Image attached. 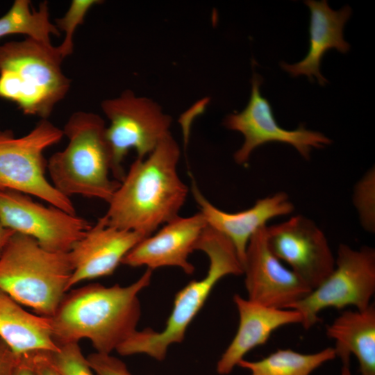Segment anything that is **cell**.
Listing matches in <instances>:
<instances>
[{
	"label": "cell",
	"mask_w": 375,
	"mask_h": 375,
	"mask_svg": "<svg viewBox=\"0 0 375 375\" xmlns=\"http://www.w3.org/2000/svg\"><path fill=\"white\" fill-rule=\"evenodd\" d=\"M180 147L172 133L144 158H137L108 203L110 226L149 236L178 216L188 193L177 170Z\"/></svg>",
	"instance_id": "1"
},
{
	"label": "cell",
	"mask_w": 375,
	"mask_h": 375,
	"mask_svg": "<svg viewBox=\"0 0 375 375\" xmlns=\"http://www.w3.org/2000/svg\"><path fill=\"white\" fill-rule=\"evenodd\" d=\"M151 276L152 270L147 269L127 286L90 283L65 294L50 317L55 342L60 345L87 339L96 352L110 354L137 331L138 294Z\"/></svg>",
	"instance_id": "2"
},
{
	"label": "cell",
	"mask_w": 375,
	"mask_h": 375,
	"mask_svg": "<svg viewBox=\"0 0 375 375\" xmlns=\"http://www.w3.org/2000/svg\"><path fill=\"white\" fill-rule=\"evenodd\" d=\"M195 250L204 252L208 258L206 275L200 280L192 281L176 293L172 311L163 330H137L116 349L119 354L143 353L158 361L163 360L169 347L183 340L188 327L215 285L226 276L243 274L242 265L232 242L208 225L201 233Z\"/></svg>",
	"instance_id": "3"
},
{
	"label": "cell",
	"mask_w": 375,
	"mask_h": 375,
	"mask_svg": "<svg viewBox=\"0 0 375 375\" xmlns=\"http://www.w3.org/2000/svg\"><path fill=\"white\" fill-rule=\"evenodd\" d=\"M106 123L97 114L73 113L62 130L68 139L65 149L47 161L52 185L70 198L81 195L108 203L120 182L110 178L111 155L106 138Z\"/></svg>",
	"instance_id": "4"
},
{
	"label": "cell",
	"mask_w": 375,
	"mask_h": 375,
	"mask_svg": "<svg viewBox=\"0 0 375 375\" xmlns=\"http://www.w3.org/2000/svg\"><path fill=\"white\" fill-rule=\"evenodd\" d=\"M63 59L57 47L31 38L1 44L0 98L25 115L47 119L70 88Z\"/></svg>",
	"instance_id": "5"
},
{
	"label": "cell",
	"mask_w": 375,
	"mask_h": 375,
	"mask_svg": "<svg viewBox=\"0 0 375 375\" xmlns=\"http://www.w3.org/2000/svg\"><path fill=\"white\" fill-rule=\"evenodd\" d=\"M73 272L69 252H52L15 233L0 257V289L38 315L51 317Z\"/></svg>",
	"instance_id": "6"
},
{
	"label": "cell",
	"mask_w": 375,
	"mask_h": 375,
	"mask_svg": "<svg viewBox=\"0 0 375 375\" xmlns=\"http://www.w3.org/2000/svg\"><path fill=\"white\" fill-rule=\"evenodd\" d=\"M62 136V130L47 119L22 137H16L10 130H0V190L32 195L76 215L70 198L56 190L45 176L47 162L44 152Z\"/></svg>",
	"instance_id": "7"
},
{
	"label": "cell",
	"mask_w": 375,
	"mask_h": 375,
	"mask_svg": "<svg viewBox=\"0 0 375 375\" xmlns=\"http://www.w3.org/2000/svg\"><path fill=\"white\" fill-rule=\"evenodd\" d=\"M101 110L110 122L106 128L111 155V174L122 182L126 172L123 160L130 149L144 158L169 133L172 117L154 100L126 90L102 101Z\"/></svg>",
	"instance_id": "8"
},
{
	"label": "cell",
	"mask_w": 375,
	"mask_h": 375,
	"mask_svg": "<svg viewBox=\"0 0 375 375\" xmlns=\"http://www.w3.org/2000/svg\"><path fill=\"white\" fill-rule=\"evenodd\" d=\"M374 292L375 249L368 246L354 249L340 244L332 272L288 309L296 310L301 315V324L308 330L319 322V313L324 309L353 306L362 310L372 303Z\"/></svg>",
	"instance_id": "9"
},
{
	"label": "cell",
	"mask_w": 375,
	"mask_h": 375,
	"mask_svg": "<svg viewBox=\"0 0 375 375\" xmlns=\"http://www.w3.org/2000/svg\"><path fill=\"white\" fill-rule=\"evenodd\" d=\"M262 83V76L253 72L247 106L240 112L226 115L223 120L224 126L240 132L244 137L242 146L233 154L238 165H246L256 148L269 142L290 144L306 160L310 158L312 149H322L332 143L322 133L306 129L302 124L291 131L281 128L274 118L269 102L260 94Z\"/></svg>",
	"instance_id": "10"
},
{
	"label": "cell",
	"mask_w": 375,
	"mask_h": 375,
	"mask_svg": "<svg viewBox=\"0 0 375 375\" xmlns=\"http://www.w3.org/2000/svg\"><path fill=\"white\" fill-rule=\"evenodd\" d=\"M0 219L6 228L34 238L52 252H69L92 226L77 215L45 206L28 194L10 190H0Z\"/></svg>",
	"instance_id": "11"
},
{
	"label": "cell",
	"mask_w": 375,
	"mask_h": 375,
	"mask_svg": "<svg viewBox=\"0 0 375 375\" xmlns=\"http://www.w3.org/2000/svg\"><path fill=\"white\" fill-rule=\"evenodd\" d=\"M271 251L286 263L312 290L320 285L335 267V257L321 228L310 219L297 215L266 226Z\"/></svg>",
	"instance_id": "12"
},
{
	"label": "cell",
	"mask_w": 375,
	"mask_h": 375,
	"mask_svg": "<svg viewBox=\"0 0 375 375\" xmlns=\"http://www.w3.org/2000/svg\"><path fill=\"white\" fill-rule=\"evenodd\" d=\"M265 227L254 233L246 249L243 274L248 299L269 307L288 309L312 289L271 251Z\"/></svg>",
	"instance_id": "13"
},
{
	"label": "cell",
	"mask_w": 375,
	"mask_h": 375,
	"mask_svg": "<svg viewBox=\"0 0 375 375\" xmlns=\"http://www.w3.org/2000/svg\"><path fill=\"white\" fill-rule=\"evenodd\" d=\"M147 237L110 226L104 215L100 217L69 252L73 272L67 291L80 282L112 274L126 255Z\"/></svg>",
	"instance_id": "14"
},
{
	"label": "cell",
	"mask_w": 375,
	"mask_h": 375,
	"mask_svg": "<svg viewBox=\"0 0 375 375\" xmlns=\"http://www.w3.org/2000/svg\"><path fill=\"white\" fill-rule=\"evenodd\" d=\"M207 223L199 212L188 217L177 216L153 235L138 243L124 258L122 264L130 267L146 266L153 270L163 267H176L187 274L194 272L189 261L190 254Z\"/></svg>",
	"instance_id": "15"
},
{
	"label": "cell",
	"mask_w": 375,
	"mask_h": 375,
	"mask_svg": "<svg viewBox=\"0 0 375 375\" xmlns=\"http://www.w3.org/2000/svg\"><path fill=\"white\" fill-rule=\"evenodd\" d=\"M192 192L207 225L233 244L243 267L248 243L270 219L291 214L294 207L288 195L279 192L258 199L253 206L237 212L224 211L210 203L192 180Z\"/></svg>",
	"instance_id": "16"
},
{
	"label": "cell",
	"mask_w": 375,
	"mask_h": 375,
	"mask_svg": "<svg viewBox=\"0 0 375 375\" xmlns=\"http://www.w3.org/2000/svg\"><path fill=\"white\" fill-rule=\"evenodd\" d=\"M233 299L239 314V325L235 335L217 363V372L220 375L230 374L248 352L265 344L277 328L302 322L301 315L294 309L266 306L238 294Z\"/></svg>",
	"instance_id": "17"
},
{
	"label": "cell",
	"mask_w": 375,
	"mask_h": 375,
	"mask_svg": "<svg viewBox=\"0 0 375 375\" xmlns=\"http://www.w3.org/2000/svg\"><path fill=\"white\" fill-rule=\"evenodd\" d=\"M304 3L310 11L308 53L298 62H281V67L293 77L304 75L310 81H313L315 77L318 83L324 86L328 81L321 74L319 67L324 53L331 49L342 53L350 49V44L344 39L343 29L352 10L349 6L334 10L326 0H307Z\"/></svg>",
	"instance_id": "18"
},
{
	"label": "cell",
	"mask_w": 375,
	"mask_h": 375,
	"mask_svg": "<svg viewBox=\"0 0 375 375\" xmlns=\"http://www.w3.org/2000/svg\"><path fill=\"white\" fill-rule=\"evenodd\" d=\"M0 338L18 356L59 349L50 317L32 314L0 289Z\"/></svg>",
	"instance_id": "19"
},
{
	"label": "cell",
	"mask_w": 375,
	"mask_h": 375,
	"mask_svg": "<svg viewBox=\"0 0 375 375\" xmlns=\"http://www.w3.org/2000/svg\"><path fill=\"white\" fill-rule=\"evenodd\" d=\"M326 335L333 339L336 357L342 365H350V356L358 359L360 375H375V306L356 311H343L326 326Z\"/></svg>",
	"instance_id": "20"
},
{
	"label": "cell",
	"mask_w": 375,
	"mask_h": 375,
	"mask_svg": "<svg viewBox=\"0 0 375 375\" xmlns=\"http://www.w3.org/2000/svg\"><path fill=\"white\" fill-rule=\"evenodd\" d=\"M336 358L333 347L314 353H301L290 349H278L257 360H240L238 365L251 375H310L325 362Z\"/></svg>",
	"instance_id": "21"
},
{
	"label": "cell",
	"mask_w": 375,
	"mask_h": 375,
	"mask_svg": "<svg viewBox=\"0 0 375 375\" xmlns=\"http://www.w3.org/2000/svg\"><path fill=\"white\" fill-rule=\"evenodd\" d=\"M12 34H22L51 43L50 37L59 36L60 33L50 21L47 1L41 2L35 10L29 0H15L9 10L0 17V38Z\"/></svg>",
	"instance_id": "22"
},
{
	"label": "cell",
	"mask_w": 375,
	"mask_h": 375,
	"mask_svg": "<svg viewBox=\"0 0 375 375\" xmlns=\"http://www.w3.org/2000/svg\"><path fill=\"white\" fill-rule=\"evenodd\" d=\"M353 204L358 211L362 228L367 232L375 231V170L372 168L356 183L353 194Z\"/></svg>",
	"instance_id": "23"
},
{
	"label": "cell",
	"mask_w": 375,
	"mask_h": 375,
	"mask_svg": "<svg viewBox=\"0 0 375 375\" xmlns=\"http://www.w3.org/2000/svg\"><path fill=\"white\" fill-rule=\"evenodd\" d=\"M99 0H73L65 15L55 20L59 31L65 32V38L57 49L65 58L73 52V36L77 27L83 23L89 10L94 5L101 3Z\"/></svg>",
	"instance_id": "24"
},
{
	"label": "cell",
	"mask_w": 375,
	"mask_h": 375,
	"mask_svg": "<svg viewBox=\"0 0 375 375\" xmlns=\"http://www.w3.org/2000/svg\"><path fill=\"white\" fill-rule=\"evenodd\" d=\"M59 349L49 353V357L61 375H93L87 357L77 342L58 345Z\"/></svg>",
	"instance_id": "25"
},
{
	"label": "cell",
	"mask_w": 375,
	"mask_h": 375,
	"mask_svg": "<svg viewBox=\"0 0 375 375\" xmlns=\"http://www.w3.org/2000/svg\"><path fill=\"white\" fill-rule=\"evenodd\" d=\"M87 360L97 375H132L123 361L110 354L94 352Z\"/></svg>",
	"instance_id": "26"
},
{
	"label": "cell",
	"mask_w": 375,
	"mask_h": 375,
	"mask_svg": "<svg viewBox=\"0 0 375 375\" xmlns=\"http://www.w3.org/2000/svg\"><path fill=\"white\" fill-rule=\"evenodd\" d=\"M19 356L0 338V375H13Z\"/></svg>",
	"instance_id": "27"
},
{
	"label": "cell",
	"mask_w": 375,
	"mask_h": 375,
	"mask_svg": "<svg viewBox=\"0 0 375 375\" xmlns=\"http://www.w3.org/2000/svg\"><path fill=\"white\" fill-rule=\"evenodd\" d=\"M49 352H38L33 354L35 375H61L51 362Z\"/></svg>",
	"instance_id": "28"
},
{
	"label": "cell",
	"mask_w": 375,
	"mask_h": 375,
	"mask_svg": "<svg viewBox=\"0 0 375 375\" xmlns=\"http://www.w3.org/2000/svg\"><path fill=\"white\" fill-rule=\"evenodd\" d=\"M33 353L19 356L13 375H35L33 360Z\"/></svg>",
	"instance_id": "29"
},
{
	"label": "cell",
	"mask_w": 375,
	"mask_h": 375,
	"mask_svg": "<svg viewBox=\"0 0 375 375\" xmlns=\"http://www.w3.org/2000/svg\"><path fill=\"white\" fill-rule=\"evenodd\" d=\"M15 232L6 228L0 219V257L10 238Z\"/></svg>",
	"instance_id": "30"
},
{
	"label": "cell",
	"mask_w": 375,
	"mask_h": 375,
	"mask_svg": "<svg viewBox=\"0 0 375 375\" xmlns=\"http://www.w3.org/2000/svg\"><path fill=\"white\" fill-rule=\"evenodd\" d=\"M349 365L347 364L342 365L340 375H352Z\"/></svg>",
	"instance_id": "31"
}]
</instances>
